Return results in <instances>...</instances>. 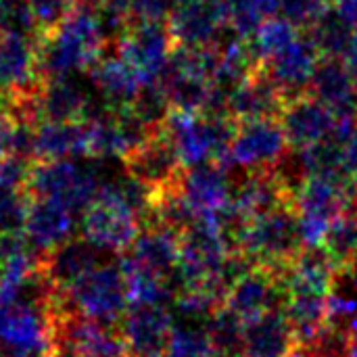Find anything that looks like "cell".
<instances>
[{"label": "cell", "mask_w": 357, "mask_h": 357, "mask_svg": "<svg viewBox=\"0 0 357 357\" xmlns=\"http://www.w3.org/2000/svg\"><path fill=\"white\" fill-rule=\"evenodd\" d=\"M111 27L96 6L73 4L69 13L44 29L40 40V69L46 79L90 71L102 56Z\"/></svg>", "instance_id": "1"}, {"label": "cell", "mask_w": 357, "mask_h": 357, "mask_svg": "<svg viewBox=\"0 0 357 357\" xmlns=\"http://www.w3.org/2000/svg\"><path fill=\"white\" fill-rule=\"evenodd\" d=\"M236 126L238 121L228 113L169 109L157 130L169 140L182 167L188 169L203 163H220L226 167Z\"/></svg>", "instance_id": "2"}, {"label": "cell", "mask_w": 357, "mask_h": 357, "mask_svg": "<svg viewBox=\"0 0 357 357\" xmlns=\"http://www.w3.org/2000/svg\"><path fill=\"white\" fill-rule=\"evenodd\" d=\"M234 247L251 266L284 276L291 261L305 247L295 205H282L247 220L236 234Z\"/></svg>", "instance_id": "3"}, {"label": "cell", "mask_w": 357, "mask_h": 357, "mask_svg": "<svg viewBox=\"0 0 357 357\" xmlns=\"http://www.w3.org/2000/svg\"><path fill=\"white\" fill-rule=\"evenodd\" d=\"M130 310L126 274L117 264H98L65 291L50 297V314H77L115 326Z\"/></svg>", "instance_id": "4"}, {"label": "cell", "mask_w": 357, "mask_h": 357, "mask_svg": "<svg viewBox=\"0 0 357 357\" xmlns=\"http://www.w3.org/2000/svg\"><path fill=\"white\" fill-rule=\"evenodd\" d=\"M356 180L347 174L305 176L295 190L303 245H322L331 224L351 207Z\"/></svg>", "instance_id": "5"}, {"label": "cell", "mask_w": 357, "mask_h": 357, "mask_svg": "<svg viewBox=\"0 0 357 357\" xmlns=\"http://www.w3.org/2000/svg\"><path fill=\"white\" fill-rule=\"evenodd\" d=\"M100 186L102 182H98V174L92 167L79 165L73 159H54L31 165L25 195L52 199L77 213L90 207Z\"/></svg>", "instance_id": "6"}, {"label": "cell", "mask_w": 357, "mask_h": 357, "mask_svg": "<svg viewBox=\"0 0 357 357\" xmlns=\"http://www.w3.org/2000/svg\"><path fill=\"white\" fill-rule=\"evenodd\" d=\"M0 345L8 351L6 356H54L52 314L48 303L38 299L0 303Z\"/></svg>", "instance_id": "7"}, {"label": "cell", "mask_w": 357, "mask_h": 357, "mask_svg": "<svg viewBox=\"0 0 357 357\" xmlns=\"http://www.w3.org/2000/svg\"><path fill=\"white\" fill-rule=\"evenodd\" d=\"M174 36L161 21H136L121 29L117 54L134 69L144 86L161 84L174 54Z\"/></svg>", "instance_id": "8"}, {"label": "cell", "mask_w": 357, "mask_h": 357, "mask_svg": "<svg viewBox=\"0 0 357 357\" xmlns=\"http://www.w3.org/2000/svg\"><path fill=\"white\" fill-rule=\"evenodd\" d=\"M56 357H132L121 331L77 314H52Z\"/></svg>", "instance_id": "9"}, {"label": "cell", "mask_w": 357, "mask_h": 357, "mask_svg": "<svg viewBox=\"0 0 357 357\" xmlns=\"http://www.w3.org/2000/svg\"><path fill=\"white\" fill-rule=\"evenodd\" d=\"M289 153V140L278 117L251 119L236 126L230 142L226 167H243L247 172L274 169Z\"/></svg>", "instance_id": "10"}, {"label": "cell", "mask_w": 357, "mask_h": 357, "mask_svg": "<svg viewBox=\"0 0 357 357\" xmlns=\"http://www.w3.org/2000/svg\"><path fill=\"white\" fill-rule=\"evenodd\" d=\"M40 75V40L33 31H0V96L19 98L38 92Z\"/></svg>", "instance_id": "11"}, {"label": "cell", "mask_w": 357, "mask_h": 357, "mask_svg": "<svg viewBox=\"0 0 357 357\" xmlns=\"http://www.w3.org/2000/svg\"><path fill=\"white\" fill-rule=\"evenodd\" d=\"M151 134L153 128L132 109H111V113L88 117L90 155L98 159H128Z\"/></svg>", "instance_id": "12"}, {"label": "cell", "mask_w": 357, "mask_h": 357, "mask_svg": "<svg viewBox=\"0 0 357 357\" xmlns=\"http://www.w3.org/2000/svg\"><path fill=\"white\" fill-rule=\"evenodd\" d=\"M287 295L289 291L282 274H276L268 268L251 266L232 282L226 293L224 305L230 307L245 322H249L268 312L284 310Z\"/></svg>", "instance_id": "13"}, {"label": "cell", "mask_w": 357, "mask_h": 357, "mask_svg": "<svg viewBox=\"0 0 357 357\" xmlns=\"http://www.w3.org/2000/svg\"><path fill=\"white\" fill-rule=\"evenodd\" d=\"M278 119L284 128L289 146L295 151H301L316 142L333 138L335 126H337L335 111L310 90L297 96H291L284 102V109Z\"/></svg>", "instance_id": "14"}, {"label": "cell", "mask_w": 357, "mask_h": 357, "mask_svg": "<svg viewBox=\"0 0 357 357\" xmlns=\"http://www.w3.org/2000/svg\"><path fill=\"white\" fill-rule=\"evenodd\" d=\"M167 27L180 46H213L228 27V10L218 0H178Z\"/></svg>", "instance_id": "15"}, {"label": "cell", "mask_w": 357, "mask_h": 357, "mask_svg": "<svg viewBox=\"0 0 357 357\" xmlns=\"http://www.w3.org/2000/svg\"><path fill=\"white\" fill-rule=\"evenodd\" d=\"M320 59H322V52L316 46V42L310 36L307 38L299 36L284 50L264 61L259 69L280 88V92L289 100L291 96H297L310 90V84H312V77L316 73Z\"/></svg>", "instance_id": "16"}, {"label": "cell", "mask_w": 357, "mask_h": 357, "mask_svg": "<svg viewBox=\"0 0 357 357\" xmlns=\"http://www.w3.org/2000/svg\"><path fill=\"white\" fill-rule=\"evenodd\" d=\"M165 305H132L121 318V335L132 357H163L174 328Z\"/></svg>", "instance_id": "17"}, {"label": "cell", "mask_w": 357, "mask_h": 357, "mask_svg": "<svg viewBox=\"0 0 357 357\" xmlns=\"http://www.w3.org/2000/svg\"><path fill=\"white\" fill-rule=\"evenodd\" d=\"M75 211H71L63 203L42 197H29L23 234L36 253L44 255L71 241L75 234Z\"/></svg>", "instance_id": "18"}, {"label": "cell", "mask_w": 357, "mask_h": 357, "mask_svg": "<svg viewBox=\"0 0 357 357\" xmlns=\"http://www.w3.org/2000/svg\"><path fill=\"white\" fill-rule=\"evenodd\" d=\"M126 167H128V174H132L134 178L144 182L149 188H153L155 195L174 186L180 174L184 172L174 146L159 130H155L126 159Z\"/></svg>", "instance_id": "19"}, {"label": "cell", "mask_w": 357, "mask_h": 357, "mask_svg": "<svg viewBox=\"0 0 357 357\" xmlns=\"http://www.w3.org/2000/svg\"><path fill=\"white\" fill-rule=\"evenodd\" d=\"M29 155L38 161L54 159H77L90 155L88 119L84 121H56L42 119L31 126Z\"/></svg>", "instance_id": "20"}, {"label": "cell", "mask_w": 357, "mask_h": 357, "mask_svg": "<svg viewBox=\"0 0 357 357\" xmlns=\"http://www.w3.org/2000/svg\"><path fill=\"white\" fill-rule=\"evenodd\" d=\"M284 102L287 96L280 92V88L261 69H257L251 77L228 90L226 111L241 123L251 119L280 117Z\"/></svg>", "instance_id": "21"}, {"label": "cell", "mask_w": 357, "mask_h": 357, "mask_svg": "<svg viewBox=\"0 0 357 357\" xmlns=\"http://www.w3.org/2000/svg\"><path fill=\"white\" fill-rule=\"evenodd\" d=\"M180 236H182L180 230L159 224V222H151L140 230L138 238L126 251L123 257L142 270L169 278L176 274V268H178Z\"/></svg>", "instance_id": "22"}, {"label": "cell", "mask_w": 357, "mask_h": 357, "mask_svg": "<svg viewBox=\"0 0 357 357\" xmlns=\"http://www.w3.org/2000/svg\"><path fill=\"white\" fill-rule=\"evenodd\" d=\"M98 247L86 238H71L42 255L40 270L52 291H65L100 261Z\"/></svg>", "instance_id": "23"}, {"label": "cell", "mask_w": 357, "mask_h": 357, "mask_svg": "<svg viewBox=\"0 0 357 357\" xmlns=\"http://www.w3.org/2000/svg\"><path fill=\"white\" fill-rule=\"evenodd\" d=\"M297 349V337L284 310L268 312L245 322L243 357H289Z\"/></svg>", "instance_id": "24"}, {"label": "cell", "mask_w": 357, "mask_h": 357, "mask_svg": "<svg viewBox=\"0 0 357 357\" xmlns=\"http://www.w3.org/2000/svg\"><path fill=\"white\" fill-rule=\"evenodd\" d=\"M310 92L326 102L335 115L357 111V79L341 56L320 59L310 84Z\"/></svg>", "instance_id": "25"}, {"label": "cell", "mask_w": 357, "mask_h": 357, "mask_svg": "<svg viewBox=\"0 0 357 357\" xmlns=\"http://www.w3.org/2000/svg\"><path fill=\"white\" fill-rule=\"evenodd\" d=\"M90 73L96 92L102 96V100L109 102L111 109H130L146 88L117 52L113 56H102L90 69Z\"/></svg>", "instance_id": "26"}, {"label": "cell", "mask_w": 357, "mask_h": 357, "mask_svg": "<svg viewBox=\"0 0 357 357\" xmlns=\"http://www.w3.org/2000/svg\"><path fill=\"white\" fill-rule=\"evenodd\" d=\"M119 266L126 274L130 307L132 305H165L172 299L174 289L167 282L169 278L142 270L126 257L119 259Z\"/></svg>", "instance_id": "27"}, {"label": "cell", "mask_w": 357, "mask_h": 357, "mask_svg": "<svg viewBox=\"0 0 357 357\" xmlns=\"http://www.w3.org/2000/svg\"><path fill=\"white\" fill-rule=\"evenodd\" d=\"M322 247L337 264L339 274H345L357 259V211L349 207L331 224Z\"/></svg>", "instance_id": "28"}, {"label": "cell", "mask_w": 357, "mask_h": 357, "mask_svg": "<svg viewBox=\"0 0 357 357\" xmlns=\"http://www.w3.org/2000/svg\"><path fill=\"white\" fill-rule=\"evenodd\" d=\"M207 335L213 343L218 356L243 357V333L245 320L236 316L230 307H218L205 322Z\"/></svg>", "instance_id": "29"}, {"label": "cell", "mask_w": 357, "mask_h": 357, "mask_svg": "<svg viewBox=\"0 0 357 357\" xmlns=\"http://www.w3.org/2000/svg\"><path fill=\"white\" fill-rule=\"evenodd\" d=\"M297 38H299V27L293 25L289 19L268 17V19H264L259 29L253 33V38H249V44H251V48H253L259 65H261L270 56L284 50Z\"/></svg>", "instance_id": "30"}, {"label": "cell", "mask_w": 357, "mask_h": 357, "mask_svg": "<svg viewBox=\"0 0 357 357\" xmlns=\"http://www.w3.org/2000/svg\"><path fill=\"white\" fill-rule=\"evenodd\" d=\"M310 38L320 48L322 56H343L351 40V25L339 15V10H324L322 17L307 29Z\"/></svg>", "instance_id": "31"}, {"label": "cell", "mask_w": 357, "mask_h": 357, "mask_svg": "<svg viewBox=\"0 0 357 357\" xmlns=\"http://www.w3.org/2000/svg\"><path fill=\"white\" fill-rule=\"evenodd\" d=\"M163 357H218V354L207 328L201 322L188 320L186 324H174Z\"/></svg>", "instance_id": "32"}, {"label": "cell", "mask_w": 357, "mask_h": 357, "mask_svg": "<svg viewBox=\"0 0 357 357\" xmlns=\"http://www.w3.org/2000/svg\"><path fill=\"white\" fill-rule=\"evenodd\" d=\"M23 192L21 190L0 188V232L23 230V222H25V213H27V203H29L23 197Z\"/></svg>", "instance_id": "33"}, {"label": "cell", "mask_w": 357, "mask_h": 357, "mask_svg": "<svg viewBox=\"0 0 357 357\" xmlns=\"http://www.w3.org/2000/svg\"><path fill=\"white\" fill-rule=\"evenodd\" d=\"M324 0H282L280 13L299 29H310L326 10Z\"/></svg>", "instance_id": "34"}, {"label": "cell", "mask_w": 357, "mask_h": 357, "mask_svg": "<svg viewBox=\"0 0 357 357\" xmlns=\"http://www.w3.org/2000/svg\"><path fill=\"white\" fill-rule=\"evenodd\" d=\"M31 165L23 155H8L0 159V188L6 190H25V182L29 176Z\"/></svg>", "instance_id": "35"}, {"label": "cell", "mask_w": 357, "mask_h": 357, "mask_svg": "<svg viewBox=\"0 0 357 357\" xmlns=\"http://www.w3.org/2000/svg\"><path fill=\"white\" fill-rule=\"evenodd\" d=\"M27 4L36 23L42 29H48L69 13V8L73 6V0H27Z\"/></svg>", "instance_id": "36"}, {"label": "cell", "mask_w": 357, "mask_h": 357, "mask_svg": "<svg viewBox=\"0 0 357 357\" xmlns=\"http://www.w3.org/2000/svg\"><path fill=\"white\" fill-rule=\"evenodd\" d=\"M19 126H21V119L17 117V113L0 107V159L17 153Z\"/></svg>", "instance_id": "37"}, {"label": "cell", "mask_w": 357, "mask_h": 357, "mask_svg": "<svg viewBox=\"0 0 357 357\" xmlns=\"http://www.w3.org/2000/svg\"><path fill=\"white\" fill-rule=\"evenodd\" d=\"M339 15L351 25L357 27V0H335Z\"/></svg>", "instance_id": "38"}, {"label": "cell", "mask_w": 357, "mask_h": 357, "mask_svg": "<svg viewBox=\"0 0 357 357\" xmlns=\"http://www.w3.org/2000/svg\"><path fill=\"white\" fill-rule=\"evenodd\" d=\"M343 59H345L349 71L354 73V77L357 79V31L351 33V40H349V44H347V50H345Z\"/></svg>", "instance_id": "39"}, {"label": "cell", "mask_w": 357, "mask_h": 357, "mask_svg": "<svg viewBox=\"0 0 357 357\" xmlns=\"http://www.w3.org/2000/svg\"><path fill=\"white\" fill-rule=\"evenodd\" d=\"M255 4V8L268 19V17H274L280 13V2L282 0H251Z\"/></svg>", "instance_id": "40"}, {"label": "cell", "mask_w": 357, "mask_h": 357, "mask_svg": "<svg viewBox=\"0 0 357 357\" xmlns=\"http://www.w3.org/2000/svg\"><path fill=\"white\" fill-rule=\"evenodd\" d=\"M347 357H357V331H354V335H351V343H349Z\"/></svg>", "instance_id": "41"}, {"label": "cell", "mask_w": 357, "mask_h": 357, "mask_svg": "<svg viewBox=\"0 0 357 357\" xmlns=\"http://www.w3.org/2000/svg\"><path fill=\"white\" fill-rule=\"evenodd\" d=\"M349 328H351V331H357V316H356V318H354V322L349 324Z\"/></svg>", "instance_id": "42"}, {"label": "cell", "mask_w": 357, "mask_h": 357, "mask_svg": "<svg viewBox=\"0 0 357 357\" xmlns=\"http://www.w3.org/2000/svg\"><path fill=\"white\" fill-rule=\"evenodd\" d=\"M324 2H328V0H324Z\"/></svg>", "instance_id": "43"}, {"label": "cell", "mask_w": 357, "mask_h": 357, "mask_svg": "<svg viewBox=\"0 0 357 357\" xmlns=\"http://www.w3.org/2000/svg\"><path fill=\"white\" fill-rule=\"evenodd\" d=\"M73 2H75V0H73Z\"/></svg>", "instance_id": "44"}, {"label": "cell", "mask_w": 357, "mask_h": 357, "mask_svg": "<svg viewBox=\"0 0 357 357\" xmlns=\"http://www.w3.org/2000/svg\"><path fill=\"white\" fill-rule=\"evenodd\" d=\"M356 113H357V111H356Z\"/></svg>", "instance_id": "45"}]
</instances>
